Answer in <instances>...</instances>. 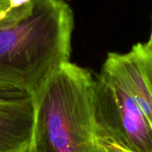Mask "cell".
Wrapping results in <instances>:
<instances>
[{
  "label": "cell",
  "instance_id": "1",
  "mask_svg": "<svg viewBox=\"0 0 152 152\" xmlns=\"http://www.w3.org/2000/svg\"><path fill=\"white\" fill-rule=\"evenodd\" d=\"M74 14L65 0H30L0 20V88L36 97L69 61Z\"/></svg>",
  "mask_w": 152,
  "mask_h": 152
},
{
  "label": "cell",
  "instance_id": "2",
  "mask_svg": "<svg viewBox=\"0 0 152 152\" xmlns=\"http://www.w3.org/2000/svg\"><path fill=\"white\" fill-rule=\"evenodd\" d=\"M94 80L88 69L69 61L34 97L37 152H95Z\"/></svg>",
  "mask_w": 152,
  "mask_h": 152
},
{
  "label": "cell",
  "instance_id": "3",
  "mask_svg": "<svg viewBox=\"0 0 152 152\" xmlns=\"http://www.w3.org/2000/svg\"><path fill=\"white\" fill-rule=\"evenodd\" d=\"M93 108L97 138L133 152H152V126L131 110L122 88L102 69L94 80Z\"/></svg>",
  "mask_w": 152,
  "mask_h": 152
},
{
  "label": "cell",
  "instance_id": "4",
  "mask_svg": "<svg viewBox=\"0 0 152 152\" xmlns=\"http://www.w3.org/2000/svg\"><path fill=\"white\" fill-rule=\"evenodd\" d=\"M102 69L121 86L134 109L152 126L151 48L138 43L127 53H109Z\"/></svg>",
  "mask_w": 152,
  "mask_h": 152
},
{
  "label": "cell",
  "instance_id": "5",
  "mask_svg": "<svg viewBox=\"0 0 152 152\" xmlns=\"http://www.w3.org/2000/svg\"><path fill=\"white\" fill-rule=\"evenodd\" d=\"M34 124V97L0 88V152H28Z\"/></svg>",
  "mask_w": 152,
  "mask_h": 152
},
{
  "label": "cell",
  "instance_id": "6",
  "mask_svg": "<svg viewBox=\"0 0 152 152\" xmlns=\"http://www.w3.org/2000/svg\"><path fill=\"white\" fill-rule=\"evenodd\" d=\"M30 0H0V20L15 9L28 4Z\"/></svg>",
  "mask_w": 152,
  "mask_h": 152
},
{
  "label": "cell",
  "instance_id": "7",
  "mask_svg": "<svg viewBox=\"0 0 152 152\" xmlns=\"http://www.w3.org/2000/svg\"><path fill=\"white\" fill-rule=\"evenodd\" d=\"M95 152H133L126 148H123L114 142L97 138Z\"/></svg>",
  "mask_w": 152,
  "mask_h": 152
},
{
  "label": "cell",
  "instance_id": "8",
  "mask_svg": "<svg viewBox=\"0 0 152 152\" xmlns=\"http://www.w3.org/2000/svg\"><path fill=\"white\" fill-rule=\"evenodd\" d=\"M146 44H147V45H148L150 48H151L152 49V26H151V35H150V38H149V40H148V42H147Z\"/></svg>",
  "mask_w": 152,
  "mask_h": 152
},
{
  "label": "cell",
  "instance_id": "9",
  "mask_svg": "<svg viewBox=\"0 0 152 152\" xmlns=\"http://www.w3.org/2000/svg\"><path fill=\"white\" fill-rule=\"evenodd\" d=\"M28 152H37V151L35 150V148H34L33 146H31V148H30V150L28 151Z\"/></svg>",
  "mask_w": 152,
  "mask_h": 152
},
{
  "label": "cell",
  "instance_id": "10",
  "mask_svg": "<svg viewBox=\"0 0 152 152\" xmlns=\"http://www.w3.org/2000/svg\"><path fill=\"white\" fill-rule=\"evenodd\" d=\"M65 1H66V0H65Z\"/></svg>",
  "mask_w": 152,
  "mask_h": 152
}]
</instances>
